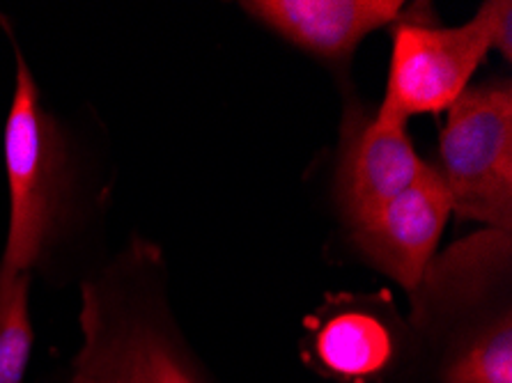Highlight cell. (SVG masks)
Returning <instances> with one entry per match:
<instances>
[{"instance_id": "obj_5", "label": "cell", "mask_w": 512, "mask_h": 383, "mask_svg": "<svg viewBox=\"0 0 512 383\" xmlns=\"http://www.w3.org/2000/svg\"><path fill=\"white\" fill-rule=\"evenodd\" d=\"M451 214V195L444 179L437 168L425 163L405 191L349 228V241L370 267L414 292L432 264Z\"/></svg>"}, {"instance_id": "obj_10", "label": "cell", "mask_w": 512, "mask_h": 383, "mask_svg": "<svg viewBox=\"0 0 512 383\" xmlns=\"http://www.w3.org/2000/svg\"><path fill=\"white\" fill-rule=\"evenodd\" d=\"M30 273L0 276V383H23L33 349L28 312Z\"/></svg>"}, {"instance_id": "obj_4", "label": "cell", "mask_w": 512, "mask_h": 383, "mask_svg": "<svg viewBox=\"0 0 512 383\" xmlns=\"http://www.w3.org/2000/svg\"><path fill=\"white\" fill-rule=\"evenodd\" d=\"M83 347L76 363L95 383H200L168 328L145 312L113 310L99 287H85Z\"/></svg>"}, {"instance_id": "obj_6", "label": "cell", "mask_w": 512, "mask_h": 383, "mask_svg": "<svg viewBox=\"0 0 512 383\" xmlns=\"http://www.w3.org/2000/svg\"><path fill=\"white\" fill-rule=\"evenodd\" d=\"M423 166L407 124L349 115L336 175V200L349 228L405 191Z\"/></svg>"}, {"instance_id": "obj_12", "label": "cell", "mask_w": 512, "mask_h": 383, "mask_svg": "<svg viewBox=\"0 0 512 383\" xmlns=\"http://www.w3.org/2000/svg\"><path fill=\"white\" fill-rule=\"evenodd\" d=\"M69 383H95V379L90 377V372L85 370L83 365L76 363V372H74V377H72V381H69Z\"/></svg>"}, {"instance_id": "obj_8", "label": "cell", "mask_w": 512, "mask_h": 383, "mask_svg": "<svg viewBox=\"0 0 512 383\" xmlns=\"http://www.w3.org/2000/svg\"><path fill=\"white\" fill-rule=\"evenodd\" d=\"M315 354L331 374L343 379H368L382 372L393 354V335L368 303H338L317 324Z\"/></svg>"}, {"instance_id": "obj_9", "label": "cell", "mask_w": 512, "mask_h": 383, "mask_svg": "<svg viewBox=\"0 0 512 383\" xmlns=\"http://www.w3.org/2000/svg\"><path fill=\"white\" fill-rule=\"evenodd\" d=\"M444 383H512V319L506 308L476 328L448 358Z\"/></svg>"}, {"instance_id": "obj_2", "label": "cell", "mask_w": 512, "mask_h": 383, "mask_svg": "<svg viewBox=\"0 0 512 383\" xmlns=\"http://www.w3.org/2000/svg\"><path fill=\"white\" fill-rule=\"evenodd\" d=\"M453 214L487 230H512V83L473 85L448 108L439 138Z\"/></svg>"}, {"instance_id": "obj_11", "label": "cell", "mask_w": 512, "mask_h": 383, "mask_svg": "<svg viewBox=\"0 0 512 383\" xmlns=\"http://www.w3.org/2000/svg\"><path fill=\"white\" fill-rule=\"evenodd\" d=\"M478 17L483 21L490 37V46L499 51L503 60H512V3L510 0H487L478 7Z\"/></svg>"}, {"instance_id": "obj_3", "label": "cell", "mask_w": 512, "mask_h": 383, "mask_svg": "<svg viewBox=\"0 0 512 383\" xmlns=\"http://www.w3.org/2000/svg\"><path fill=\"white\" fill-rule=\"evenodd\" d=\"M391 37L389 78L375 117L402 124L416 115L448 111L492 51L478 14L464 26H439L402 12Z\"/></svg>"}, {"instance_id": "obj_1", "label": "cell", "mask_w": 512, "mask_h": 383, "mask_svg": "<svg viewBox=\"0 0 512 383\" xmlns=\"http://www.w3.org/2000/svg\"><path fill=\"white\" fill-rule=\"evenodd\" d=\"M10 230L0 276L30 273L56 234L67 195V150L58 124L44 111L40 88L17 49V85L5 124Z\"/></svg>"}, {"instance_id": "obj_7", "label": "cell", "mask_w": 512, "mask_h": 383, "mask_svg": "<svg viewBox=\"0 0 512 383\" xmlns=\"http://www.w3.org/2000/svg\"><path fill=\"white\" fill-rule=\"evenodd\" d=\"M246 14L297 49L327 62H345L377 30L393 26L400 0H246Z\"/></svg>"}]
</instances>
